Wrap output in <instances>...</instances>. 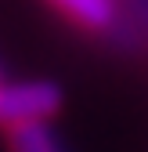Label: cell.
<instances>
[{
    "mask_svg": "<svg viewBox=\"0 0 148 152\" xmlns=\"http://www.w3.org/2000/svg\"><path fill=\"white\" fill-rule=\"evenodd\" d=\"M44 4L54 15H62L72 29L108 40L112 47H119L126 54H137L148 47L137 22L126 11V0H44Z\"/></svg>",
    "mask_w": 148,
    "mask_h": 152,
    "instance_id": "cell-1",
    "label": "cell"
},
{
    "mask_svg": "<svg viewBox=\"0 0 148 152\" xmlns=\"http://www.w3.org/2000/svg\"><path fill=\"white\" fill-rule=\"evenodd\" d=\"M62 105H65V91L47 76H29V80L0 76V134H11L18 127L54 123Z\"/></svg>",
    "mask_w": 148,
    "mask_h": 152,
    "instance_id": "cell-2",
    "label": "cell"
},
{
    "mask_svg": "<svg viewBox=\"0 0 148 152\" xmlns=\"http://www.w3.org/2000/svg\"><path fill=\"white\" fill-rule=\"evenodd\" d=\"M7 138V152H65L58 134L51 130V123H36V127H18Z\"/></svg>",
    "mask_w": 148,
    "mask_h": 152,
    "instance_id": "cell-3",
    "label": "cell"
},
{
    "mask_svg": "<svg viewBox=\"0 0 148 152\" xmlns=\"http://www.w3.org/2000/svg\"><path fill=\"white\" fill-rule=\"evenodd\" d=\"M126 11H130V18L137 22L144 44H148V0H126Z\"/></svg>",
    "mask_w": 148,
    "mask_h": 152,
    "instance_id": "cell-4",
    "label": "cell"
}]
</instances>
